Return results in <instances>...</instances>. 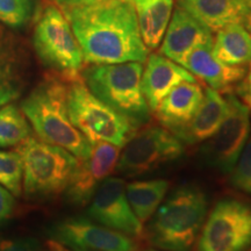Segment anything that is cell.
<instances>
[{
	"label": "cell",
	"instance_id": "cell-25",
	"mask_svg": "<svg viewBox=\"0 0 251 251\" xmlns=\"http://www.w3.org/2000/svg\"><path fill=\"white\" fill-rule=\"evenodd\" d=\"M21 81L17 67L8 54L0 49V108L20 96Z\"/></svg>",
	"mask_w": 251,
	"mask_h": 251
},
{
	"label": "cell",
	"instance_id": "cell-16",
	"mask_svg": "<svg viewBox=\"0 0 251 251\" xmlns=\"http://www.w3.org/2000/svg\"><path fill=\"white\" fill-rule=\"evenodd\" d=\"M184 81L196 83L190 71L162 54H150L142 72V92L150 111H155L158 103L170 91Z\"/></svg>",
	"mask_w": 251,
	"mask_h": 251
},
{
	"label": "cell",
	"instance_id": "cell-6",
	"mask_svg": "<svg viewBox=\"0 0 251 251\" xmlns=\"http://www.w3.org/2000/svg\"><path fill=\"white\" fill-rule=\"evenodd\" d=\"M68 111L72 124L91 143L125 147L137 127L97 98L80 76L68 80Z\"/></svg>",
	"mask_w": 251,
	"mask_h": 251
},
{
	"label": "cell",
	"instance_id": "cell-36",
	"mask_svg": "<svg viewBox=\"0 0 251 251\" xmlns=\"http://www.w3.org/2000/svg\"><path fill=\"white\" fill-rule=\"evenodd\" d=\"M146 251H156V250H146Z\"/></svg>",
	"mask_w": 251,
	"mask_h": 251
},
{
	"label": "cell",
	"instance_id": "cell-29",
	"mask_svg": "<svg viewBox=\"0 0 251 251\" xmlns=\"http://www.w3.org/2000/svg\"><path fill=\"white\" fill-rule=\"evenodd\" d=\"M51 4L57 6L62 9V12L70 11V9L90 7V6L99 5L102 2L112 1V0H50Z\"/></svg>",
	"mask_w": 251,
	"mask_h": 251
},
{
	"label": "cell",
	"instance_id": "cell-9",
	"mask_svg": "<svg viewBox=\"0 0 251 251\" xmlns=\"http://www.w3.org/2000/svg\"><path fill=\"white\" fill-rule=\"evenodd\" d=\"M183 153V142L170 130L159 126H147L135 131L125 144L117 170L128 177L142 176L180 158Z\"/></svg>",
	"mask_w": 251,
	"mask_h": 251
},
{
	"label": "cell",
	"instance_id": "cell-21",
	"mask_svg": "<svg viewBox=\"0 0 251 251\" xmlns=\"http://www.w3.org/2000/svg\"><path fill=\"white\" fill-rule=\"evenodd\" d=\"M212 52L228 65H244L251 62V33L242 24L228 25L216 31Z\"/></svg>",
	"mask_w": 251,
	"mask_h": 251
},
{
	"label": "cell",
	"instance_id": "cell-32",
	"mask_svg": "<svg viewBox=\"0 0 251 251\" xmlns=\"http://www.w3.org/2000/svg\"><path fill=\"white\" fill-rule=\"evenodd\" d=\"M238 87H241V89L246 91V92L251 94V62H250L249 71H248V74H247L246 80H244V83L241 84V85L238 86Z\"/></svg>",
	"mask_w": 251,
	"mask_h": 251
},
{
	"label": "cell",
	"instance_id": "cell-28",
	"mask_svg": "<svg viewBox=\"0 0 251 251\" xmlns=\"http://www.w3.org/2000/svg\"><path fill=\"white\" fill-rule=\"evenodd\" d=\"M0 251H40V247L33 238L0 237Z\"/></svg>",
	"mask_w": 251,
	"mask_h": 251
},
{
	"label": "cell",
	"instance_id": "cell-12",
	"mask_svg": "<svg viewBox=\"0 0 251 251\" xmlns=\"http://www.w3.org/2000/svg\"><path fill=\"white\" fill-rule=\"evenodd\" d=\"M87 214L98 224L127 236L139 237L143 233V225L128 202L126 184L120 178L108 177L100 184Z\"/></svg>",
	"mask_w": 251,
	"mask_h": 251
},
{
	"label": "cell",
	"instance_id": "cell-1",
	"mask_svg": "<svg viewBox=\"0 0 251 251\" xmlns=\"http://www.w3.org/2000/svg\"><path fill=\"white\" fill-rule=\"evenodd\" d=\"M89 64L147 61L149 49L141 36L131 0H112L63 12Z\"/></svg>",
	"mask_w": 251,
	"mask_h": 251
},
{
	"label": "cell",
	"instance_id": "cell-24",
	"mask_svg": "<svg viewBox=\"0 0 251 251\" xmlns=\"http://www.w3.org/2000/svg\"><path fill=\"white\" fill-rule=\"evenodd\" d=\"M24 163L17 149L0 151V184L14 197H20L23 191Z\"/></svg>",
	"mask_w": 251,
	"mask_h": 251
},
{
	"label": "cell",
	"instance_id": "cell-11",
	"mask_svg": "<svg viewBox=\"0 0 251 251\" xmlns=\"http://www.w3.org/2000/svg\"><path fill=\"white\" fill-rule=\"evenodd\" d=\"M52 241L72 251H136L137 244L127 235L87 219H67L51 228Z\"/></svg>",
	"mask_w": 251,
	"mask_h": 251
},
{
	"label": "cell",
	"instance_id": "cell-8",
	"mask_svg": "<svg viewBox=\"0 0 251 251\" xmlns=\"http://www.w3.org/2000/svg\"><path fill=\"white\" fill-rule=\"evenodd\" d=\"M197 251H248L251 249V205L222 199L203 224Z\"/></svg>",
	"mask_w": 251,
	"mask_h": 251
},
{
	"label": "cell",
	"instance_id": "cell-20",
	"mask_svg": "<svg viewBox=\"0 0 251 251\" xmlns=\"http://www.w3.org/2000/svg\"><path fill=\"white\" fill-rule=\"evenodd\" d=\"M140 33L149 50L158 48L174 12V0H131Z\"/></svg>",
	"mask_w": 251,
	"mask_h": 251
},
{
	"label": "cell",
	"instance_id": "cell-23",
	"mask_svg": "<svg viewBox=\"0 0 251 251\" xmlns=\"http://www.w3.org/2000/svg\"><path fill=\"white\" fill-rule=\"evenodd\" d=\"M30 135L29 125L21 108L15 103L0 108V148L19 146Z\"/></svg>",
	"mask_w": 251,
	"mask_h": 251
},
{
	"label": "cell",
	"instance_id": "cell-35",
	"mask_svg": "<svg viewBox=\"0 0 251 251\" xmlns=\"http://www.w3.org/2000/svg\"><path fill=\"white\" fill-rule=\"evenodd\" d=\"M244 2H246L248 7H249V9L251 11V0H244Z\"/></svg>",
	"mask_w": 251,
	"mask_h": 251
},
{
	"label": "cell",
	"instance_id": "cell-18",
	"mask_svg": "<svg viewBox=\"0 0 251 251\" xmlns=\"http://www.w3.org/2000/svg\"><path fill=\"white\" fill-rule=\"evenodd\" d=\"M177 5L192 14L212 33L228 25H244L251 12L244 0H177Z\"/></svg>",
	"mask_w": 251,
	"mask_h": 251
},
{
	"label": "cell",
	"instance_id": "cell-34",
	"mask_svg": "<svg viewBox=\"0 0 251 251\" xmlns=\"http://www.w3.org/2000/svg\"><path fill=\"white\" fill-rule=\"evenodd\" d=\"M247 26V29L250 31L251 33V12H250V14H249V17H248V19H247V21H246V24H244Z\"/></svg>",
	"mask_w": 251,
	"mask_h": 251
},
{
	"label": "cell",
	"instance_id": "cell-14",
	"mask_svg": "<svg viewBox=\"0 0 251 251\" xmlns=\"http://www.w3.org/2000/svg\"><path fill=\"white\" fill-rule=\"evenodd\" d=\"M209 42H213L212 31L177 5L162 40L159 54L183 67L192 50Z\"/></svg>",
	"mask_w": 251,
	"mask_h": 251
},
{
	"label": "cell",
	"instance_id": "cell-26",
	"mask_svg": "<svg viewBox=\"0 0 251 251\" xmlns=\"http://www.w3.org/2000/svg\"><path fill=\"white\" fill-rule=\"evenodd\" d=\"M35 0H0V21L9 27H23L33 17Z\"/></svg>",
	"mask_w": 251,
	"mask_h": 251
},
{
	"label": "cell",
	"instance_id": "cell-15",
	"mask_svg": "<svg viewBox=\"0 0 251 251\" xmlns=\"http://www.w3.org/2000/svg\"><path fill=\"white\" fill-rule=\"evenodd\" d=\"M203 96L205 92L197 81H184L174 87L158 103L155 109L157 120L178 136L197 114Z\"/></svg>",
	"mask_w": 251,
	"mask_h": 251
},
{
	"label": "cell",
	"instance_id": "cell-3",
	"mask_svg": "<svg viewBox=\"0 0 251 251\" xmlns=\"http://www.w3.org/2000/svg\"><path fill=\"white\" fill-rule=\"evenodd\" d=\"M207 206L206 194L199 187L177 188L150 221V243L164 251H191L205 224Z\"/></svg>",
	"mask_w": 251,
	"mask_h": 251
},
{
	"label": "cell",
	"instance_id": "cell-4",
	"mask_svg": "<svg viewBox=\"0 0 251 251\" xmlns=\"http://www.w3.org/2000/svg\"><path fill=\"white\" fill-rule=\"evenodd\" d=\"M143 65L140 62L91 64L81 72L85 85L137 128L150 120V108L142 92Z\"/></svg>",
	"mask_w": 251,
	"mask_h": 251
},
{
	"label": "cell",
	"instance_id": "cell-22",
	"mask_svg": "<svg viewBox=\"0 0 251 251\" xmlns=\"http://www.w3.org/2000/svg\"><path fill=\"white\" fill-rule=\"evenodd\" d=\"M169 186V181L164 179L133 181L126 186L128 202L141 224L143 225L155 214L168 193Z\"/></svg>",
	"mask_w": 251,
	"mask_h": 251
},
{
	"label": "cell",
	"instance_id": "cell-30",
	"mask_svg": "<svg viewBox=\"0 0 251 251\" xmlns=\"http://www.w3.org/2000/svg\"><path fill=\"white\" fill-rule=\"evenodd\" d=\"M15 200L13 194L0 186V224L9 219L14 211Z\"/></svg>",
	"mask_w": 251,
	"mask_h": 251
},
{
	"label": "cell",
	"instance_id": "cell-19",
	"mask_svg": "<svg viewBox=\"0 0 251 251\" xmlns=\"http://www.w3.org/2000/svg\"><path fill=\"white\" fill-rule=\"evenodd\" d=\"M228 112V103L225 97L211 87L206 89L200 108L192 121L178 135L183 143L194 144L211 139L219 129Z\"/></svg>",
	"mask_w": 251,
	"mask_h": 251
},
{
	"label": "cell",
	"instance_id": "cell-27",
	"mask_svg": "<svg viewBox=\"0 0 251 251\" xmlns=\"http://www.w3.org/2000/svg\"><path fill=\"white\" fill-rule=\"evenodd\" d=\"M230 174V183L233 186L251 196V135Z\"/></svg>",
	"mask_w": 251,
	"mask_h": 251
},
{
	"label": "cell",
	"instance_id": "cell-31",
	"mask_svg": "<svg viewBox=\"0 0 251 251\" xmlns=\"http://www.w3.org/2000/svg\"><path fill=\"white\" fill-rule=\"evenodd\" d=\"M237 94L241 97L242 101L248 106V108H249L250 118H251V94L246 92V91L241 89V87H238V89H237Z\"/></svg>",
	"mask_w": 251,
	"mask_h": 251
},
{
	"label": "cell",
	"instance_id": "cell-7",
	"mask_svg": "<svg viewBox=\"0 0 251 251\" xmlns=\"http://www.w3.org/2000/svg\"><path fill=\"white\" fill-rule=\"evenodd\" d=\"M34 48L43 64L67 80L79 77L84 55L62 9L50 4L43 9L33 36Z\"/></svg>",
	"mask_w": 251,
	"mask_h": 251
},
{
	"label": "cell",
	"instance_id": "cell-5",
	"mask_svg": "<svg viewBox=\"0 0 251 251\" xmlns=\"http://www.w3.org/2000/svg\"><path fill=\"white\" fill-rule=\"evenodd\" d=\"M17 150L23 157L27 198L48 199L64 192L78 165L76 156L31 135Z\"/></svg>",
	"mask_w": 251,
	"mask_h": 251
},
{
	"label": "cell",
	"instance_id": "cell-13",
	"mask_svg": "<svg viewBox=\"0 0 251 251\" xmlns=\"http://www.w3.org/2000/svg\"><path fill=\"white\" fill-rule=\"evenodd\" d=\"M120 148L107 142L93 143L91 155L85 159H78L65 197L72 205L84 206L92 199L100 184L117 168Z\"/></svg>",
	"mask_w": 251,
	"mask_h": 251
},
{
	"label": "cell",
	"instance_id": "cell-2",
	"mask_svg": "<svg viewBox=\"0 0 251 251\" xmlns=\"http://www.w3.org/2000/svg\"><path fill=\"white\" fill-rule=\"evenodd\" d=\"M21 111L40 140L68 150L78 159L91 155L93 144L69 117L68 80L49 75L21 102Z\"/></svg>",
	"mask_w": 251,
	"mask_h": 251
},
{
	"label": "cell",
	"instance_id": "cell-17",
	"mask_svg": "<svg viewBox=\"0 0 251 251\" xmlns=\"http://www.w3.org/2000/svg\"><path fill=\"white\" fill-rule=\"evenodd\" d=\"M213 42L197 47L185 59L183 68L193 76L205 81L211 89L227 93L233 91V86L244 79L247 69L243 65H228L213 55Z\"/></svg>",
	"mask_w": 251,
	"mask_h": 251
},
{
	"label": "cell",
	"instance_id": "cell-10",
	"mask_svg": "<svg viewBox=\"0 0 251 251\" xmlns=\"http://www.w3.org/2000/svg\"><path fill=\"white\" fill-rule=\"evenodd\" d=\"M225 94L228 103L227 115L216 133L207 140L201 153L207 164L222 174H230L250 136V113L233 91Z\"/></svg>",
	"mask_w": 251,
	"mask_h": 251
},
{
	"label": "cell",
	"instance_id": "cell-33",
	"mask_svg": "<svg viewBox=\"0 0 251 251\" xmlns=\"http://www.w3.org/2000/svg\"><path fill=\"white\" fill-rule=\"evenodd\" d=\"M49 248H50V251H71V250H68L67 248L63 247L62 244L55 242V241H50Z\"/></svg>",
	"mask_w": 251,
	"mask_h": 251
}]
</instances>
